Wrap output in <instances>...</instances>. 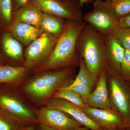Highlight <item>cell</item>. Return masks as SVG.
<instances>
[{
    "mask_svg": "<svg viewBox=\"0 0 130 130\" xmlns=\"http://www.w3.org/2000/svg\"><path fill=\"white\" fill-rule=\"evenodd\" d=\"M86 25L83 20H70L66 23L50 55L40 66L34 70V73L66 68L75 62L77 59L78 40Z\"/></svg>",
    "mask_w": 130,
    "mask_h": 130,
    "instance_id": "obj_1",
    "label": "cell"
},
{
    "mask_svg": "<svg viewBox=\"0 0 130 130\" xmlns=\"http://www.w3.org/2000/svg\"><path fill=\"white\" fill-rule=\"evenodd\" d=\"M71 71L68 68L37 73L24 85L26 95L36 102L45 103L67 80Z\"/></svg>",
    "mask_w": 130,
    "mask_h": 130,
    "instance_id": "obj_2",
    "label": "cell"
},
{
    "mask_svg": "<svg viewBox=\"0 0 130 130\" xmlns=\"http://www.w3.org/2000/svg\"><path fill=\"white\" fill-rule=\"evenodd\" d=\"M77 49L89 70L99 74L106 58L104 36L86 24L78 38Z\"/></svg>",
    "mask_w": 130,
    "mask_h": 130,
    "instance_id": "obj_3",
    "label": "cell"
},
{
    "mask_svg": "<svg viewBox=\"0 0 130 130\" xmlns=\"http://www.w3.org/2000/svg\"><path fill=\"white\" fill-rule=\"evenodd\" d=\"M0 111L21 128L38 123L33 109L13 94L0 93Z\"/></svg>",
    "mask_w": 130,
    "mask_h": 130,
    "instance_id": "obj_4",
    "label": "cell"
},
{
    "mask_svg": "<svg viewBox=\"0 0 130 130\" xmlns=\"http://www.w3.org/2000/svg\"><path fill=\"white\" fill-rule=\"evenodd\" d=\"M83 20L104 36L112 34L119 26V18L111 3L105 0L95 1L93 10L83 16Z\"/></svg>",
    "mask_w": 130,
    "mask_h": 130,
    "instance_id": "obj_5",
    "label": "cell"
},
{
    "mask_svg": "<svg viewBox=\"0 0 130 130\" xmlns=\"http://www.w3.org/2000/svg\"><path fill=\"white\" fill-rule=\"evenodd\" d=\"M58 37L43 32L31 42L25 52L24 66L28 71L40 66L50 55L58 39Z\"/></svg>",
    "mask_w": 130,
    "mask_h": 130,
    "instance_id": "obj_6",
    "label": "cell"
},
{
    "mask_svg": "<svg viewBox=\"0 0 130 130\" xmlns=\"http://www.w3.org/2000/svg\"><path fill=\"white\" fill-rule=\"evenodd\" d=\"M43 12L71 21H83L81 7L78 3H73L67 0H32Z\"/></svg>",
    "mask_w": 130,
    "mask_h": 130,
    "instance_id": "obj_7",
    "label": "cell"
},
{
    "mask_svg": "<svg viewBox=\"0 0 130 130\" xmlns=\"http://www.w3.org/2000/svg\"><path fill=\"white\" fill-rule=\"evenodd\" d=\"M38 123L57 130H72L81 127V125L67 113L58 109L46 106L33 109Z\"/></svg>",
    "mask_w": 130,
    "mask_h": 130,
    "instance_id": "obj_8",
    "label": "cell"
},
{
    "mask_svg": "<svg viewBox=\"0 0 130 130\" xmlns=\"http://www.w3.org/2000/svg\"><path fill=\"white\" fill-rule=\"evenodd\" d=\"M46 106L58 109L72 116L77 122L91 130H103L83 109L66 100L51 98L45 103Z\"/></svg>",
    "mask_w": 130,
    "mask_h": 130,
    "instance_id": "obj_9",
    "label": "cell"
},
{
    "mask_svg": "<svg viewBox=\"0 0 130 130\" xmlns=\"http://www.w3.org/2000/svg\"><path fill=\"white\" fill-rule=\"evenodd\" d=\"M10 31L13 37L26 45L30 44L43 32L41 28L14 19L10 25Z\"/></svg>",
    "mask_w": 130,
    "mask_h": 130,
    "instance_id": "obj_10",
    "label": "cell"
},
{
    "mask_svg": "<svg viewBox=\"0 0 130 130\" xmlns=\"http://www.w3.org/2000/svg\"><path fill=\"white\" fill-rule=\"evenodd\" d=\"M81 108L101 128L111 129L123 124L119 116L107 109L93 107L88 105Z\"/></svg>",
    "mask_w": 130,
    "mask_h": 130,
    "instance_id": "obj_11",
    "label": "cell"
},
{
    "mask_svg": "<svg viewBox=\"0 0 130 130\" xmlns=\"http://www.w3.org/2000/svg\"><path fill=\"white\" fill-rule=\"evenodd\" d=\"M106 77L104 71L101 73L98 83L94 91L91 93L84 103L89 106L107 109L110 107L106 84Z\"/></svg>",
    "mask_w": 130,
    "mask_h": 130,
    "instance_id": "obj_12",
    "label": "cell"
},
{
    "mask_svg": "<svg viewBox=\"0 0 130 130\" xmlns=\"http://www.w3.org/2000/svg\"><path fill=\"white\" fill-rule=\"evenodd\" d=\"M104 37L106 58L117 71L120 72L121 63L124 59L125 50L120 44L112 34Z\"/></svg>",
    "mask_w": 130,
    "mask_h": 130,
    "instance_id": "obj_13",
    "label": "cell"
},
{
    "mask_svg": "<svg viewBox=\"0 0 130 130\" xmlns=\"http://www.w3.org/2000/svg\"><path fill=\"white\" fill-rule=\"evenodd\" d=\"M111 96L113 104L126 119L129 118L130 104L128 96L116 79L111 80Z\"/></svg>",
    "mask_w": 130,
    "mask_h": 130,
    "instance_id": "obj_14",
    "label": "cell"
},
{
    "mask_svg": "<svg viewBox=\"0 0 130 130\" xmlns=\"http://www.w3.org/2000/svg\"><path fill=\"white\" fill-rule=\"evenodd\" d=\"M43 13L33 3L27 4L14 13V19L40 28Z\"/></svg>",
    "mask_w": 130,
    "mask_h": 130,
    "instance_id": "obj_15",
    "label": "cell"
},
{
    "mask_svg": "<svg viewBox=\"0 0 130 130\" xmlns=\"http://www.w3.org/2000/svg\"><path fill=\"white\" fill-rule=\"evenodd\" d=\"M28 71L24 66H0V84H16L20 83Z\"/></svg>",
    "mask_w": 130,
    "mask_h": 130,
    "instance_id": "obj_16",
    "label": "cell"
},
{
    "mask_svg": "<svg viewBox=\"0 0 130 130\" xmlns=\"http://www.w3.org/2000/svg\"><path fill=\"white\" fill-rule=\"evenodd\" d=\"M2 44L5 53L9 58L16 61L23 59L22 45L11 33L5 32L3 35Z\"/></svg>",
    "mask_w": 130,
    "mask_h": 130,
    "instance_id": "obj_17",
    "label": "cell"
},
{
    "mask_svg": "<svg viewBox=\"0 0 130 130\" xmlns=\"http://www.w3.org/2000/svg\"><path fill=\"white\" fill-rule=\"evenodd\" d=\"M66 24L63 19L43 12L40 28L43 32L59 37L64 29Z\"/></svg>",
    "mask_w": 130,
    "mask_h": 130,
    "instance_id": "obj_18",
    "label": "cell"
},
{
    "mask_svg": "<svg viewBox=\"0 0 130 130\" xmlns=\"http://www.w3.org/2000/svg\"><path fill=\"white\" fill-rule=\"evenodd\" d=\"M78 74L72 83L79 84L91 89L96 80V75L91 72L81 59L79 62Z\"/></svg>",
    "mask_w": 130,
    "mask_h": 130,
    "instance_id": "obj_19",
    "label": "cell"
},
{
    "mask_svg": "<svg viewBox=\"0 0 130 130\" xmlns=\"http://www.w3.org/2000/svg\"><path fill=\"white\" fill-rule=\"evenodd\" d=\"M54 98L63 99L68 101L81 108L86 106L81 97L74 91L62 87L54 94L52 97Z\"/></svg>",
    "mask_w": 130,
    "mask_h": 130,
    "instance_id": "obj_20",
    "label": "cell"
},
{
    "mask_svg": "<svg viewBox=\"0 0 130 130\" xmlns=\"http://www.w3.org/2000/svg\"><path fill=\"white\" fill-rule=\"evenodd\" d=\"M112 34L125 49L130 51V27L118 26Z\"/></svg>",
    "mask_w": 130,
    "mask_h": 130,
    "instance_id": "obj_21",
    "label": "cell"
},
{
    "mask_svg": "<svg viewBox=\"0 0 130 130\" xmlns=\"http://www.w3.org/2000/svg\"><path fill=\"white\" fill-rule=\"evenodd\" d=\"M110 3L114 12L119 19L130 13V0H119Z\"/></svg>",
    "mask_w": 130,
    "mask_h": 130,
    "instance_id": "obj_22",
    "label": "cell"
},
{
    "mask_svg": "<svg viewBox=\"0 0 130 130\" xmlns=\"http://www.w3.org/2000/svg\"><path fill=\"white\" fill-rule=\"evenodd\" d=\"M11 0H0V16L6 24H9L12 19Z\"/></svg>",
    "mask_w": 130,
    "mask_h": 130,
    "instance_id": "obj_23",
    "label": "cell"
},
{
    "mask_svg": "<svg viewBox=\"0 0 130 130\" xmlns=\"http://www.w3.org/2000/svg\"><path fill=\"white\" fill-rule=\"evenodd\" d=\"M23 128L0 111V130H21Z\"/></svg>",
    "mask_w": 130,
    "mask_h": 130,
    "instance_id": "obj_24",
    "label": "cell"
},
{
    "mask_svg": "<svg viewBox=\"0 0 130 130\" xmlns=\"http://www.w3.org/2000/svg\"><path fill=\"white\" fill-rule=\"evenodd\" d=\"M66 88L74 91L81 97L84 102L90 94L91 91L89 88L79 84L72 83Z\"/></svg>",
    "mask_w": 130,
    "mask_h": 130,
    "instance_id": "obj_25",
    "label": "cell"
},
{
    "mask_svg": "<svg viewBox=\"0 0 130 130\" xmlns=\"http://www.w3.org/2000/svg\"><path fill=\"white\" fill-rule=\"evenodd\" d=\"M120 72L126 76L130 77V51L125 50L124 59L121 63Z\"/></svg>",
    "mask_w": 130,
    "mask_h": 130,
    "instance_id": "obj_26",
    "label": "cell"
},
{
    "mask_svg": "<svg viewBox=\"0 0 130 130\" xmlns=\"http://www.w3.org/2000/svg\"><path fill=\"white\" fill-rule=\"evenodd\" d=\"M118 26L123 28L130 27V13L123 18L119 19Z\"/></svg>",
    "mask_w": 130,
    "mask_h": 130,
    "instance_id": "obj_27",
    "label": "cell"
},
{
    "mask_svg": "<svg viewBox=\"0 0 130 130\" xmlns=\"http://www.w3.org/2000/svg\"><path fill=\"white\" fill-rule=\"evenodd\" d=\"M16 6L18 9L24 7L28 4L29 0H14Z\"/></svg>",
    "mask_w": 130,
    "mask_h": 130,
    "instance_id": "obj_28",
    "label": "cell"
},
{
    "mask_svg": "<svg viewBox=\"0 0 130 130\" xmlns=\"http://www.w3.org/2000/svg\"><path fill=\"white\" fill-rule=\"evenodd\" d=\"M78 3L81 7L83 6L85 4H88L92 2H94L96 0H76Z\"/></svg>",
    "mask_w": 130,
    "mask_h": 130,
    "instance_id": "obj_29",
    "label": "cell"
},
{
    "mask_svg": "<svg viewBox=\"0 0 130 130\" xmlns=\"http://www.w3.org/2000/svg\"><path fill=\"white\" fill-rule=\"evenodd\" d=\"M35 124L31 125L25 127L21 130H35Z\"/></svg>",
    "mask_w": 130,
    "mask_h": 130,
    "instance_id": "obj_30",
    "label": "cell"
},
{
    "mask_svg": "<svg viewBox=\"0 0 130 130\" xmlns=\"http://www.w3.org/2000/svg\"><path fill=\"white\" fill-rule=\"evenodd\" d=\"M41 126V130H57L53 128H50V127H46V126Z\"/></svg>",
    "mask_w": 130,
    "mask_h": 130,
    "instance_id": "obj_31",
    "label": "cell"
},
{
    "mask_svg": "<svg viewBox=\"0 0 130 130\" xmlns=\"http://www.w3.org/2000/svg\"><path fill=\"white\" fill-rule=\"evenodd\" d=\"M72 130H91L89 129H88L87 128H76V129H74Z\"/></svg>",
    "mask_w": 130,
    "mask_h": 130,
    "instance_id": "obj_32",
    "label": "cell"
},
{
    "mask_svg": "<svg viewBox=\"0 0 130 130\" xmlns=\"http://www.w3.org/2000/svg\"><path fill=\"white\" fill-rule=\"evenodd\" d=\"M105 1L112 3L115 2L117 1H119V0H105Z\"/></svg>",
    "mask_w": 130,
    "mask_h": 130,
    "instance_id": "obj_33",
    "label": "cell"
}]
</instances>
